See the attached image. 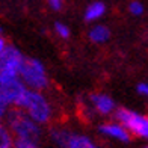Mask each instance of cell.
I'll use <instances>...</instances> for the list:
<instances>
[{
	"label": "cell",
	"instance_id": "6da1fadb",
	"mask_svg": "<svg viewBox=\"0 0 148 148\" xmlns=\"http://www.w3.org/2000/svg\"><path fill=\"white\" fill-rule=\"evenodd\" d=\"M24 56L17 47L6 44L0 39V83H8L11 80L20 79V71L24 62Z\"/></svg>",
	"mask_w": 148,
	"mask_h": 148
},
{
	"label": "cell",
	"instance_id": "7a4b0ae2",
	"mask_svg": "<svg viewBox=\"0 0 148 148\" xmlns=\"http://www.w3.org/2000/svg\"><path fill=\"white\" fill-rule=\"evenodd\" d=\"M18 109H24V112L38 124H44L50 119L51 116V109L49 101L45 100V97L41 92L27 89L23 98L20 100V103L17 104Z\"/></svg>",
	"mask_w": 148,
	"mask_h": 148
},
{
	"label": "cell",
	"instance_id": "3957f363",
	"mask_svg": "<svg viewBox=\"0 0 148 148\" xmlns=\"http://www.w3.org/2000/svg\"><path fill=\"white\" fill-rule=\"evenodd\" d=\"M8 123H9V130L15 136V139L38 142V139L41 138V129H39L38 123H35L27 113H23L21 110L9 112Z\"/></svg>",
	"mask_w": 148,
	"mask_h": 148
},
{
	"label": "cell",
	"instance_id": "277c9868",
	"mask_svg": "<svg viewBox=\"0 0 148 148\" xmlns=\"http://www.w3.org/2000/svg\"><path fill=\"white\" fill-rule=\"evenodd\" d=\"M20 79L24 82L26 86H29L33 91H41L49 85V77H47L44 65L33 58L24 59L21 71H20Z\"/></svg>",
	"mask_w": 148,
	"mask_h": 148
},
{
	"label": "cell",
	"instance_id": "5b68a950",
	"mask_svg": "<svg viewBox=\"0 0 148 148\" xmlns=\"http://www.w3.org/2000/svg\"><path fill=\"white\" fill-rule=\"evenodd\" d=\"M115 118L132 134L138 138L148 139V116L136 113L130 109H125V107H121L115 112Z\"/></svg>",
	"mask_w": 148,
	"mask_h": 148
},
{
	"label": "cell",
	"instance_id": "8992f818",
	"mask_svg": "<svg viewBox=\"0 0 148 148\" xmlns=\"http://www.w3.org/2000/svg\"><path fill=\"white\" fill-rule=\"evenodd\" d=\"M27 88L21 79L11 80L8 83H0V112L2 116L6 113L9 106H17L23 98Z\"/></svg>",
	"mask_w": 148,
	"mask_h": 148
},
{
	"label": "cell",
	"instance_id": "52a82bcc",
	"mask_svg": "<svg viewBox=\"0 0 148 148\" xmlns=\"http://www.w3.org/2000/svg\"><path fill=\"white\" fill-rule=\"evenodd\" d=\"M98 132L106 138L119 140V142H129L130 140V132L121 123H107V124H101L98 127Z\"/></svg>",
	"mask_w": 148,
	"mask_h": 148
},
{
	"label": "cell",
	"instance_id": "ba28073f",
	"mask_svg": "<svg viewBox=\"0 0 148 148\" xmlns=\"http://www.w3.org/2000/svg\"><path fill=\"white\" fill-rule=\"evenodd\" d=\"M89 100L94 106V109L98 113H101V115H109L115 109V101L106 94H91Z\"/></svg>",
	"mask_w": 148,
	"mask_h": 148
},
{
	"label": "cell",
	"instance_id": "9c48e42d",
	"mask_svg": "<svg viewBox=\"0 0 148 148\" xmlns=\"http://www.w3.org/2000/svg\"><path fill=\"white\" fill-rule=\"evenodd\" d=\"M104 12H106V5L103 2H92L85 9V20L86 21H95V20L104 15Z\"/></svg>",
	"mask_w": 148,
	"mask_h": 148
},
{
	"label": "cell",
	"instance_id": "30bf717a",
	"mask_svg": "<svg viewBox=\"0 0 148 148\" xmlns=\"http://www.w3.org/2000/svg\"><path fill=\"white\" fill-rule=\"evenodd\" d=\"M109 38H110V30L103 24H97L89 30V39L94 42H97V44L106 42Z\"/></svg>",
	"mask_w": 148,
	"mask_h": 148
},
{
	"label": "cell",
	"instance_id": "8fae6325",
	"mask_svg": "<svg viewBox=\"0 0 148 148\" xmlns=\"http://www.w3.org/2000/svg\"><path fill=\"white\" fill-rule=\"evenodd\" d=\"M66 148H98L92 139L83 134H73Z\"/></svg>",
	"mask_w": 148,
	"mask_h": 148
},
{
	"label": "cell",
	"instance_id": "7c38bea8",
	"mask_svg": "<svg viewBox=\"0 0 148 148\" xmlns=\"http://www.w3.org/2000/svg\"><path fill=\"white\" fill-rule=\"evenodd\" d=\"M50 136H51V140H53L56 145L62 147V148H66L73 134L68 133L66 130H62V129H55V130H51Z\"/></svg>",
	"mask_w": 148,
	"mask_h": 148
},
{
	"label": "cell",
	"instance_id": "4fadbf2b",
	"mask_svg": "<svg viewBox=\"0 0 148 148\" xmlns=\"http://www.w3.org/2000/svg\"><path fill=\"white\" fill-rule=\"evenodd\" d=\"M15 139L12 136V132L9 127H2L0 129V148H14Z\"/></svg>",
	"mask_w": 148,
	"mask_h": 148
},
{
	"label": "cell",
	"instance_id": "5bb4252c",
	"mask_svg": "<svg viewBox=\"0 0 148 148\" xmlns=\"http://www.w3.org/2000/svg\"><path fill=\"white\" fill-rule=\"evenodd\" d=\"M55 30H56V33L60 36V38H64V39H66V38H70V29H68V26H65L64 23H56L55 24Z\"/></svg>",
	"mask_w": 148,
	"mask_h": 148
},
{
	"label": "cell",
	"instance_id": "9a60e30c",
	"mask_svg": "<svg viewBox=\"0 0 148 148\" xmlns=\"http://www.w3.org/2000/svg\"><path fill=\"white\" fill-rule=\"evenodd\" d=\"M129 11H130V14H133V15H142L144 5L140 2H138V0H133V2H130V5H129Z\"/></svg>",
	"mask_w": 148,
	"mask_h": 148
},
{
	"label": "cell",
	"instance_id": "2e32d148",
	"mask_svg": "<svg viewBox=\"0 0 148 148\" xmlns=\"http://www.w3.org/2000/svg\"><path fill=\"white\" fill-rule=\"evenodd\" d=\"M14 148H38V142H32V140H23V139H15Z\"/></svg>",
	"mask_w": 148,
	"mask_h": 148
},
{
	"label": "cell",
	"instance_id": "e0dca14e",
	"mask_svg": "<svg viewBox=\"0 0 148 148\" xmlns=\"http://www.w3.org/2000/svg\"><path fill=\"white\" fill-rule=\"evenodd\" d=\"M136 91L140 94V95L148 97V83H139V85L136 86Z\"/></svg>",
	"mask_w": 148,
	"mask_h": 148
},
{
	"label": "cell",
	"instance_id": "ac0fdd59",
	"mask_svg": "<svg viewBox=\"0 0 148 148\" xmlns=\"http://www.w3.org/2000/svg\"><path fill=\"white\" fill-rule=\"evenodd\" d=\"M49 2H50V6L55 11H59L62 8V0H49Z\"/></svg>",
	"mask_w": 148,
	"mask_h": 148
},
{
	"label": "cell",
	"instance_id": "d6986e66",
	"mask_svg": "<svg viewBox=\"0 0 148 148\" xmlns=\"http://www.w3.org/2000/svg\"><path fill=\"white\" fill-rule=\"evenodd\" d=\"M144 148H148V147H144Z\"/></svg>",
	"mask_w": 148,
	"mask_h": 148
}]
</instances>
